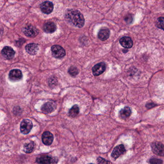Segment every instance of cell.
Segmentation results:
<instances>
[{"instance_id": "cell-1", "label": "cell", "mask_w": 164, "mask_h": 164, "mask_svg": "<svg viewBox=\"0 0 164 164\" xmlns=\"http://www.w3.org/2000/svg\"><path fill=\"white\" fill-rule=\"evenodd\" d=\"M65 16L66 19L76 27L82 28L84 26L85 20L83 16L77 10L73 9L67 10Z\"/></svg>"}, {"instance_id": "cell-2", "label": "cell", "mask_w": 164, "mask_h": 164, "mask_svg": "<svg viewBox=\"0 0 164 164\" xmlns=\"http://www.w3.org/2000/svg\"><path fill=\"white\" fill-rule=\"evenodd\" d=\"M33 124L30 120L26 119L22 121L20 124V131L24 134H28L29 133L32 128Z\"/></svg>"}, {"instance_id": "cell-3", "label": "cell", "mask_w": 164, "mask_h": 164, "mask_svg": "<svg viewBox=\"0 0 164 164\" xmlns=\"http://www.w3.org/2000/svg\"><path fill=\"white\" fill-rule=\"evenodd\" d=\"M151 148L154 154L164 157V145L162 143L159 142L153 143L151 144Z\"/></svg>"}, {"instance_id": "cell-4", "label": "cell", "mask_w": 164, "mask_h": 164, "mask_svg": "<svg viewBox=\"0 0 164 164\" xmlns=\"http://www.w3.org/2000/svg\"><path fill=\"white\" fill-rule=\"evenodd\" d=\"M51 51L52 55L55 58H63L66 55V51L64 48L57 45L52 46L51 48Z\"/></svg>"}, {"instance_id": "cell-5", "label": "cell", "mask_w": 164, "mask_h": 164, "mask_svg": "<svg viewBox=\"0 0 164 164\" xmlns=\"http://www.w3.org/2000/svg\"><path fill=\"white\" fill-rule=\"evenodd\" d=\"M23 33L26 36L29 37H34L39 33V31L35 27L32 25H27L24 28Z\"/></svg>"}, {"instance_id": "cell-6", "label": "cell", "mask_w": 164, "mask_h": 164, "mask_svg": "<svg viewBox=\"0 0 164 164\" xmlns=\"http://www.w3.org/2000/svg\"><path fill=\"white\" fill-rule=\"evenodd\" d=\"M106 69V65L103 62L100 63L94 66L92 68L93 73L94 76H99L102 74Z\"/></svg>"}, {"instance_id": "cell-7", "label": "cell", "mask_w": 164, "mask_h": 164, "mask_svg": "<svg viewBox=\"0 0 164 164\" xmlns=\"http://www.w3.org/2000/svg\"><path fill=\"white\" fill-rule=\"evenodd\" d=\"M126 152L125 147L122 144L116 146L112 151L111 154L112 158L114 159H116L119 158L120 155L124 154Z\"/></svg>"}, {"instance_id": "cell-8", "label": "cell", "mask_w": 164, "mask_h": 164, "mask_svg": "<svg viewBox=\"0 0 164 164\" xmlns=\"http://www.w3.org/2000/svg\"><path fill=\"white\" fill-rule=\"evenodd\" d=\"M23 77L22 73L19 69H13L10 71L9 78L13 82H17L21 79Z\"/></svg>"}, {"instance_id": "cell-9", "label": "cell", "mask_w": 164, "mask_h": 164, "mask_svg": "<svg viewBox=\"0 0 164 164\" xmlns=\"http://www.w3.org/2000/svg\"><path fill=\"white\" fill-rule=\"evenodd\" d=\"M40 9L44 13L49 14L53 11L54 5L50 2H44L40 5Z\"/></svg>"}, {"instance_id": "cell-10", "label": "cell", "mask_w": 164, "mask_h": 164, "mask_svg": "<svg viewBox=\"0 0 164 164\" xmlns=\"http://www.w3.org/2000/svg\"><path fill=\"white\" fill-rule=\"evenodd\" d=\"M56 107L55 103L53 102H47L44 104L41 107V110L45 114H49L53 112Z\"/></svg>"}, {"instance_id": "cell-11", "label": "cell", "mask_w": 164, "mask_h": 164, "mask_svg": "<svg viewBox=\"0 0 164 164\" xmlns=\"http://www.w3.org/2000/svg\"><path fill=\"white\" fill-rule=\"evenodd\" d=\"M2 54L6 59H11L15 56V51L11 47L6 46L2 51Z\"/></svg>"}, {"instance_id": "cell-12", "label": "cell", "mask_w": 164, "mask_h": 164, "mask_svg": "<svg viewBox=\"0 0 164 164\" xmlns=\"http://www.w3.org/2000/svg\"><path fill=\"white\" fill-rule=\"evenodd\" d=\"M54 141V136L49 132H45L42 135V141L44 144L50 145Z\"/></svg>"}, {"instance_id": "cell-13", "label": "cell", "mask_w": 164, "mask_h": 164, "mask_svg": "<svg viewBox=\"0 0 164 164\" xmlns=\"http://www.w3.org/2000/svg\"><path fill=\"white\" fill-rule=\"evenodd\" d=\"M36 161L39 164H51L56 163L57 160L51 158V156H44L37 158Z\"/></svg>"}, {"instance_id": "cell-14", "label": "cell", "mask_w": 164, "mask_h": 164, "mask_svg": "<svg viewBox=\"0 0 164 164\" xmlns=\"http://www.w3.org/2000/svg\"><path fill=\"white\" fill-rule=\"evenodd\" d=\"M120 43L122 46L125 48H131L133 46V41L132 39L128 37H124L120 40Z\"/></svg>"}, {"instance_id": "cell-15", "label": "cell", "mask_w": 164, "mask_h": 164, "mask_svg": "<svg viewBox=\"0 0 164 164\" xmlns=\"http://www.w3.org/2000/svg\"><path fill=\"white\" fill-rule=\"evenodd\" d=\"M25 49L28 54L31 55H35L38 52L39 46L37 44H29L26 45Z\"/></svg>"}, {"instance_id": "cell-16", "label": "cell", "mask_w": 164, "mask_h": 164, "mask_svg": "<svg viewBox=\"0 0 164 164\" xmlns=\"http://www.w3.org/2000/svg\"><path fill=\"white\" fill-rule=\"evenodd\" d=\"M110 35V31L107 29H101L98 33V38L102 41L106 40Z\"/></svg>"}, {"instance_id": "cell-17", "label": "cell", "mask_w": 164, "mask_h": 164, "mask_svg": "<svg viewBox=\"0 0 164 164\" xmlns=\"http://www.w3.org/2000/svg\"><path fill=\"white\" fill-rule=\"evenodd\" d=\"M56 29L55 24L52 22H48L45 24L44 26V30L47 33H51L55 31Z\"/></svg>"}, {"instance_id": "cell-18", "label": "cell", "mask_w": 164, "mask_h": 164, "mask_svg": "<svg viewBox=\"0 0 164 164\" xmlns=\"http://www.w3.org/2000/svg\"><path fill=\"white\" fill-rule=\"evenodd\" d=\"M119 114L121 118L122 119H126L131 116L132 111L130 107H125L120 111Z\"/></svg>"}, {"instance_id": "cell-19", "label": "cell", "mask_w": 164, "mask_h": 164, "mask_svg": "<svg viewBox=\"0 0 164 164\" xmlns=\"http://www.w3.org/2000/svg\"><path fill=\"white\" fill-rule=\"evenodd\" d=\"M35 143L33 142H31L24 146V151L26 153H30L32 152L34 148Z\"/></svg>"}, {"instance_id": "cell-20", "label": "cell", "mask_w": 164, "mask_h": 164, "mask_svg": "<svg viewBox=\"0 0 164 164\" xmlns=\"http://www.w3.org/2000/svg\"><path fill=\"white\" fill-rule=\"evenodd\" d=\"M79 108L77 105H74L69 110V116L72 117H76L79 113Z\"/></svg>"}, {"instance_id": "cell-21", "label": "cell", "mask_w": 164, "mask_h": 164, "mask_svg": "<svg viewBox=\"0 0 164 164\" xmlns=\"http://www.w3.org/2000/svg\"><path fill=\"white\" fill-rule=\"evenodd\" d=\"M156 25L158 28L164 30V17H159L156 20Z\"/></svg>"}, {"instance_id": "cell-22", "label": "cell", "mask_w": 164, "mask_h": 164, "mask_svg": "<svg viewBox=\"0 0 164 164\" xmlns=\"http://www.w3.org/2000/svg\"><path fill=\"white\" fill-rule=\"evenodd\" d=\"M78 69L75 67H71L68 69V73L71 76H76L78 74Z\"/></svg>"}, {"instance_id": "cell-23", "label": "cell", "mask_w": 164, "mask_h": 164, "mask_svg": "<svg viewBox=\"0 0 164 164\" xmlns=\"http://www.w3.org/2000/svg\"><path fill=\"white\" fill-rule=\"evenodd\" d=\"M150 163L151 164H162L163 163V161L159 159L152 158L150 160Z\"/></svg>"}, {"instance_id": "cell-24", "label": "cell", "mask_w": 164, "mask_h": 164, "mask_svg": "<svg viewBox=\"0 0 164 164\" xmlns=\"http://www.w3.org/2000/svg\"><path fill=\"white\" fill-rule=\"evenodd\" d=\"M97 161L99 163H102V164H104V163H110L111 162L109 161H107L106 160L102 158H98L97 159Z\"/></svg>"}, {"instance_id": "cell-25", "label": "cell", "mask_w": 164, "mask_h": 164, "mask_svg": "<svg viewBox=\"0 0 164 164\" xmlns=\"http://www.w3.org/2000/svg\"><path fill=\"white\" fill-rule=\"evenodd\" d=\"M125 20L128 23H130L132 22V17L131 16H127L126 17V18H125Z\"/></svg>"}, {"instance_id": "cell-26", "label": "cell", "mask_w": 164, "mask_h": 164, "mask_svg": "<svg viewBox=\"0 0 164 164\" xmlns=\"http://www.w3.org/2000/svg\"><path fill=\"white\" fill-rule=\"evenodd\" d=\"M18 1H22V0H18Z\"/></svg>"}]
</instances>
